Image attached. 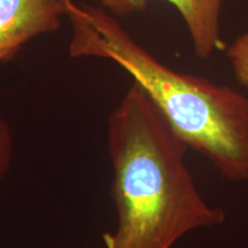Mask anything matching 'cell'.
Returning <instances> with one entry per match:
<instances>
[{
	"mask_svg": "<svg viewBox=\"0 0 248 248\" xmlns=\"http://www.w3.org/2000/svg\"><path fill=\"white\" fill-rule=\"evenodd\" d=\"M107 146L117 226L102 237L106 248H171L188 232L225 222L195 185L188 147L136 83L108 117Z\"/></svg>",
	"mask_w": 248,
	"mask_h": 248,
	"instance_id": "obj_1",
	"label": "cell"
},
{
	"mask_svg": "<svg viewBox=\"0 0 248 248\" xmlns=\"http://www.w3.org/2000/svg\"><path fill=\"white\" fill-rule=\"evenodd\" d=\"M73 58L106 59L140 86L178 138L230 182L248 181V98L226 85L179 73L146 51L101 7L64 0Z\"/></svg>",
	"mask_w": 248,
	"mask_h": 248,
	"instance_id": "obj_2",
	"label": "cell"
},
{
	"mask_svg": "<svg viewBox=\"0 0 248 248\" xmlns=\"http://www.w3.org/2000/svg\"><path fill=\"white\" fill-rule=\"evenodd\" d=\"M64 9V0H0V63L31 39L57 30Z\"/></svg>",
	"mask_w": 248,
	"mask_h": 248,
	"instance_id": "obj_3",
	"label": "cell"
},
{
	"mask_svg": "<svg viewBox=\"0 0 248 248\" xmlns=\"http://www.w3.org/2000/svg\"><path fill=\"white\" fill-rule=\"evenodd\" d=\"M101 8L116 16L144 12L148 0H95ZM182 15L193 43L195 55L207 59L216 51H223L225 43L221 36V12L224 0H167Z\"/></svg>",
	"mask_w": 248,
	"mask_h": 248,
	"instance_id": "obj_4",
	"label": "cell"
},
{
	"mask_svg": "<svg viewBox=\"0 0 248 248\" xmlns=\"http://www.w3.org/2000/svg\"><path fill=\"white\" fill-rule=\"evenodd\" d=\"M226 55L231 61L235 79L248 90V31L234 39L226 48Z\"/></svg>",
	"mask_w": 248,
	"mask_h": 248,
	"instance_id": "obj_5",
	"label": "cell"
},
{
	"mask_svg": "<svg viewBox=\"0 0 248 248\" xmlns=\"http://www.w3.org/2000/svg\"><path fill=\"white\" fill-rule=\"evenodd\" d=\"M14 153V139L11 126L0 117V183L7 175Z\"/></svg>",
	"mask_w": 248,
	"mask_h": 248,
	"instance_id": "obj_6",
	"label": "cell"
}]
</instances>
